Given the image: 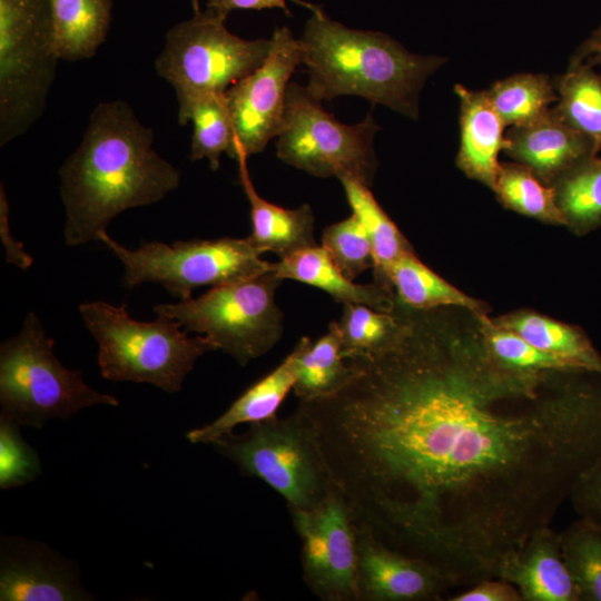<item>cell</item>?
I'll return each instance as SVG.
<instances>
[{"instance_id": "cell-1", "label": "cell", "mask_w": 601, "mask_h": 601, "mask_svg": "<svg viewBox=\"0 0 601 601\" xmlns=\"http://www.w3.org/2000/svg\"><path fill=\"white\" fill-rule=\"evenodd\" d=\"M408 324L387 352L348 359L342 391L297 408L354 524L471 587L601 459V374L514 371Z\"/></svg>"}, {"instance_id": "cell-2", "label": "cell", "mask_w": 601, "mask_h": 601, "mask_svg": "<svg viewBox=\"0 0 601 601\" xmlns=\"http://www.w3.org/2000/svg\"><path fill=\"white\" fill-rule=\"evenodd\" d=\"M152 144L151 128L128 104L96 106L81 142L59 170L67 246L98 242L118 214L157 203L179 186V170Z\"/></svg>"}, {"instance_id": "cell-3", "label": "cell", "mask_w": 601, "mask_h": 601, "mask_svg": "<svg viewBox=\"0 0 601 601\" xmlns=\"http://www.w3.org/2000/svg\"><path fill=\"white\" fill-rule=\"evenodd\" d=\"M307 8L299 42L309 93L321 102L358 96L417 119L421 89L445 58L414 55L385 33L351 29L317 6Z\"/></svg>"}, {"instance_id": "cell-4", "label": "cell", "mask_w": 601, "mask_h": 601, "mask_svg": "<svg viewBox=\"0 0 601 601\" xmlns=\"http://www.w3.org/2000/svg\"><path fill=\"white\" fill-rule=\"evenodd\" d=\"M79 313L98 344L101 375L112 382L147 383L177 393L196 361L217 351L208 337L189 336L167 315L140 322L127 313L126 305L104 300L83 303Z\"/></svg>"}, {"instance_id": "cell-5", "label": "cell", "mask_w": 601, "mask_h": 601, "mask_svg": "<svg viewBox=\"0 0 601 601\" xmlns=\"http://www.w3.org/2000/svg\"><path fill=\"white\" fill-rule=\"evenodd\" d=\"M53 345L33 312L19 333L1 344L0 418L41 428L50 420H67L93 405H119L115 396L90 387L80 371L65 367Z\"/></svg>"}, {"instance_id": "cell-6", "label": "cell", "mask_w": 601, "mask_h": 601, "mask_svg": "<svg viewBox=\"0 0 601 601\" xmlns=\"http://www.w3.org/2000/svg\"><path fill=\"white\" fill-rule=\"evenodd\" d=\"M211 446L243 475L269 485L288 509H314L336 490L313 426L298 408L249 424L246 432H233Z\"/></svg>"}, {"instance_id": "cell-7", "label": "cell", "mask_w": 601, "mask_h": 601, "mask_svg": "<svg viewBox=\"0 0 601 601\" xmlns=\"http://www.w3.org/2000/svg\"><path fill=\"white\" fill-rule=\"evenodd\" d=\"M58 60L50 0H0V146L39 119Z\"/></svg>"}, {"instance_id": "cell-8", "label": "cell", "mask_w": 601, "mask_h": 601, "mask_svg": "<svg viewBox=\"0 0 601 601\" xmlns=\"http://www.w3.org/2000/svg\"><path fill=\"white\" fill-rule=\"evenodd\" d=\"M282 278L270 268L256 276L214 287L197 298L158 304L156 314L208 337L242 366L272 349L283 335L284 316L275 300Z\"/></svg>"}, {"instance_id": "cell-9", "label": "cell", "mask_w": 601, "mask_h": 601, "mask_svg": "<svg viewBox=\"0 0 601 601\" xmlns=\"http://www.w3.org/2000/svg\"><path fill=\"white\" fill-rule=\"evenodd\" d=\"M98 242L122 263L124 286L160 284L179 300L190 298L198 287L236 283L272 268L248 237L177 240L170 245L144 242L137 249H128L106 230Z\"/></svg>"}, {"instance_id": "cell-10", "label": "cell", "mask_w": 601, "mask_h": 601, "mask_svg": "<svg viewBox=\"0 0 601 601\" xmlns=\"http://www.w3.org/2000/svg\"><path fill=\"white\" fill-rule=\"evenodd\" d=\"M226 18L206 8L167 31L155 69L175 89L179 107L225 93L267 59L272 39H243L226 28Z\"/></svg>"}, {"instance_id": "cell-11", "label": "cell", "mask_w": 601, "mask_h": 601, "mask_svg": "<svg viewBox=\"0 0 601 601\" xmlns=\"http://www.w3.org/2000/svg\"><path fill=\"white\" fill-rule=\"evenodd\" d=\"M378 130L371 114L355 125L339 122L306 87L289 82L277 156L315 177L351 176L370 187L377 167L373 140Z\"/></svg>"}, {"instance_id": "cell-12", "label": "cell", "mask_w": 601, "mask_h": 601, "mask_svg": "<svg viewBox=\"0 0 601 601\" xmlns=\"http://www.w3.org/2000/svg\"><path fill=\"white\" fill-rule=\"evenodd\" d=\"M288 510L307 588L323 601H358L355 524L339 490L314 509Z\"/></svg>"}, {"instance_id": "cell-13", "label": "cell", "mask_w": 601, "mask_h": 601, "mask_svg": "<svg viewBox=\"0 0 601 601\" xmlns=\"http://www.w3.org/2000/svg\"><path fill=\"white\" fill-rule=\"evenodd\" d=\"M300 63L299 39L287 27L276 28L265 62L225 92L234 132L231 158L258 154L278 136L289 78Z\"/></svg>"}, {"instance_id": "cell-14", "label": "cell", "mask_w": 601, "mask_h": 601, "mask_svg": "<svg viewBox=\"0 0 601 601\" xmlns=\"http://www.w3.org/2000/svg\"><path fill=\"white\" fill-rule=\"evenodd\" d=\"M92 595L80 583L73 562L48 545L17 536H2L0 549L1 601H83Z\"/></svg>"}, {"instance_id": "cell-15", "label": "cell", "mask_w": 601, "mask_h": 601, "mask_svg": "<svg viewBox=\"0 0 601 601\" xmlns=\"http://www.w3.org/2000/svg\"><path fill=\"white\" fill-rule=\"evenodd\" d=\"M355 533L358 601H432L452 588L424 560L393 550L356 525Z\"/></svg>"}, {"instance_id": "cell-16", "label": "cell", "mask_w": 601, "mask_h": 601, "mask_svg": "<svg viewBox=\"0 0 601 601\" xmlns=\"http://www.w3.org/2000/svg\"><path fill=\"white\" fill-rule=\"evenodd\" d=\"M599 146L550 108L536 119L505 132L503 151L554 185L583 160L597 156ZM552 185V186H553Z\"/></svg>"}, {"instance_id": "cell-17", "label": "cell", "mask_w": 601, "mask_h": 601, "mask_svg": "<svg viewBox=\"0 0 601 601\" xmlns=\"http://www.w3.org/2000/svg\"><path fill=\"white\" fill-rule=\"evenodd\" d=\"M497 579L512 583L522 601H580L560 550V533L535 530L502 565Z\"/></svg>"}, {"instance_id": "cell-18", "label": "cell", "mask_w": 601, "mask_h": 601, "mask_svg": "<svg viewBox=\"0 0 601 601\" xmlns=\"http://www.w3.org/2000/svg\"><path fill=\"white\" fill-rule=\"evenodd\" d=\"M460 99V148L457 166L470 177L494 189L501 168L499 154L505 146V125L484 90L457 83Z\"/></svg>"}, {"instance_id": "cell-19", "label": "cell", "mask_w": 601, "mask_h": 601, "mask_svg": "<svg viewBox=\"0 0 601 601\" xmlns=\"http://www.w3.org/2000/svg\"><path fill=\"white\" fill-rule=\"evenodd\" d=\"M308 341V337H302L274 371L248 387L216 420L190 430L186 434L187 440L193 444L211 445L233 433L234 428L240 424H253L276 415L287 393L293 390L299 358Z\"/></svg>"}, {"instance_id": "cell-20", "label": "cell", "mask_w": 601, "mask_h": 601, "mask_svg": "<svg viewBox=\"0 0 601 601\" xmlns=\"http://www.w3.org/2000/svg\"><path fill=\"white\" fill-rule=\"evenodd\" d=\"M240 181L250 204L252 233L248 239L262 254L272 252L286 258L300 250L315 247L314 214L308 204L287 209L262 198L248 175L246 159L237 158Z\"/></svg>"}, {"instance_id": "cell-21", "label": "cell", "mask_w": 601, "mask_h": 601, "mask_svg": "<svg viewBox=\"0 0 601 601\" xmlns=\"http://www.w3.org/2000/svg\"><path fill=\"white\" fill-rule=\"evenodd\" d=\"M272 269L282 279H293L321 288L343 305L362 304L384 313L394 311L390 289L375 282L354 283L335 266L322 246L317 245L272 263Z\"/></svg>"}, {"instance_id": "cell-22", "label": "cell", "mask_w": 601, "mask_h": 601, "mask_svg": "<svg viewBox=\"0 0 601 601\" xmlns=\"http://www.w3.org/2000/svg\"><path fill=\"white\" fill-rule=\"evenodd\" d=\"M53 48L59 59L95 56L105 42L114 0H50Z\"/></svg>"}, {"instance_id": "cell-23", "label": "cell", "mask_w": 601, "mask_h": 601, "mask_svg": "<svg viewBox=\"0 0 601 601\" xmlns=\"http://www.w3.org/2000/svg\"><path fill=\"white\" fill-rule=\"evenodd\" d=\"M356 374V366L345 359L337 322L315 344L309 339L299 358L293 392L299 401L327 397L342 391Z\"/></svg>"}, {"instance_id": "cell-24", "label": "cell", "mask_w": 601, "mask_h": 601, "mask_svg": "<svg viewBox=\"0 0 601 601\" xmlns=\"http://www.w3.org/2000/svg\"><path fill=\"white\" fill-rule=\"evenodd\" d=\"M500 325L539 349L565 361L574 370L601 374V355L577 327L532 313L513 315Z\"/></svg>"}, {"instance_id": "cell-25", "label": "cell", "mask_w": 601, "mask_h": 601, "mask_svg": "<svg viewBox=\"0 0 601 601\" xmlns=\"http://www.w3.org/2000/svg\"><path fill=\"white\" fill-rule=\"evenodd\" d=\"M338 179L353 213L359 218L368 234L374 255L375 283L391 289L387 278L390 267L412 248L397 226L378 205L368 186L351 176H342Z\"/></svg>"}, {"instance_id": "cell-26", "label": "cell", "mask_w": 601, "mask_h": 601, "mask_svg": "<svg viewBox=\"0 0 601 601\" xmlns=\"http://www.w3.org/2000/svg\"><path fill=\"white\" fill-rule=\"evenodd\" d=\"M387 278L395 287L400 303L412 309L460 306L473 312L481 311L473 298L431 270L413 250L405 253L390 267Z\"/></svg>"}, {"instance_id": "cell-27", "label": "cell", "mask_w": 601, "mask_h": 601, "mask_svg": "<svg viewBox=\"0 0 601 601\" xmlns=\"http://www.w3.org/2000/svg\"><path fill=\"white\" fill-rule=\"evenodd\" d=\"M345 359L373 357L396 346L408 331V319L362 304H344L337 321Z\"/></svg>"}, {"instance_id": "cell-28", "label": "cell", "mask_w": 601, "mask_h": 601, "mask_svg": "<svg viewBox=\"0 0 601 601\" xmlns=\"http://www.w3.org/2000/svg\"><path fill=\"white\" fill-rule=\"evenodd\" d=\"M554 86L558 92L555 109L601 149V73L585 61L570 62Z\"/></svg>"}, {"instance_id": "cell-29", "label": "cell", "mask_w": 601, "mask_h": 601, "mask_svg": "<svg viewBox=\"0 0 601 601\" xmlns=\"http://www.w3.org/2000/svg\"><path fill=\"white\" fill-rule=\"evenodd\" d=\"M180 125L193 124L190 159H207L210 168L217 170L223 152L229 155L234 132L225 93L203 95L179 107Z\"/></svg>"}, {"instance_id": "cell-30", "label": "cell", "mask_w": 601, "mask_h": 601, "mask_svg": "<svg viewBox=\"0 0 601 601\" xmlns=\"http://www.w3.org/2000/svg\"><path fill=\"white\" fill-rule=\"evenodd\" d=\"M505 126L528 124L558 101L554 83L546 75L518 73L484 90Z\"/></svg>"}, {"instance_id": "cell-31", "label": "cell", "mask_w": 601, "mask_h": 601, "mask_svg": "<svg viewBox=\"0 0 601 601\" xmlns=\"http://www.w3.org/2000/svg\"><path fill=\"white\" fill-rule=\"evenodd\" d=\"M560 550L580 601H601V526L580 518L560 533Z\"/></svg>"}, {"instance_id": "cell-32", "label": "cell", "mask_w": 601, "mask_h": 601, "mask_svg": "<svg viewBox=\"0 0 601 601\" xmlns=\"http://www.w3.org/2000/svg\"><path fill=\"white\" fill-rule=\"evenodd\" d=\"M553 187L565 224L579 231L601 225V158L593 156L583 160Z\"/></svg>"}, {"instance_id": "cell-33", "label": "cell", "mask_w": 601, "mask_h": 601, "mask_svg": "<svg viewBox=\"0 0 601 601\" xmlns=\"http://www.w3.org/2000/svg\"><path fill=\"white\" fill-rule=\"evenodd\" d=\"M509 208L538 219L565 224L553 186L544 185L522 164H501L493 189Z\"/></svg>"}, {"instance_id": "cell-34", "label": "cell", "mask_w": 601, "mask_h": 601, "mask_svg": "<svg viewBox=\"0 0 601 601\" xmlns=\"http://www.w3.org/2000/svg\"><path fill=\"white\" fill-rule=\"evenodd\" d=\"M484 347L502 366L528 373L579 371L565 361L533 346L516 333L489 321L484 323Z\"/></svg>"}, {"instance_id": "cell-35", "label": "cell", "mask_w": 601, "mask_h": 601, "mask_svg": "<svg viewBox=\"0 0 601 601\" xmlns=\"http://www.w3.org/2000/svg\"><path fill=\"white\" fill-rule=\"evenodd\" d=\"M322 247L335 266L352 280L374 267L368 234L354 213L323 230Z\"/></svg>"}, {"instance_id": "cell-36", "label": "cell", "mask_w": 601, "mask_h": 601, "mask_svg": "<svg viewBox=\"0 0 601 601\" xmlns=\"http://www.w3.org/2000/svg\"><path fill=\"white\" fill-rule=\"evenodd\" d=\"M19 425L0 418V489L32 482L41 472L36 451L23 440Z\"/></svg>"}, {"instance_id": "cell-37", "label": "cell", "mask_w": 601, "mask_h": 601, "mask_svg": "<svg viewBox=\"0 0 601 601\" xmlns=\"http://www.w3.org/2000/svg\"><path fill=\"white\" fill-rule=\"evenodd\" d=\"M569 501L580 518L601 526V459L582 476Z\"/></svg>"}, {"instance_id": "cell-38", "label": "cell", "mask_w": 601, "mask_h": 601, "mask_svg": "<svg viewBox=\"0 0 601 601\" xmlns=\"http://www.w3.org/2000/svg\"><path fill=\"white\" fill-rule=\"evenodd\" d=\"M452 601H522L519 590L510 582L497 578L484 579L464 592L450 598Z\"/></svg>"}, {"instance_id": "cell-39", "label": "cell", "mask_w": 601, "mask_h": 601, "mask_svg": "<svg viewBox=\"0 0 601 601\" xmlns=\"http://www.w3.org/2000/svg\"><path fill=\"white\" fill-rule=\"evenodd\" d=\"M0 238L6 250L7 263L21 269L32 265V257L24 250L23 244L17 242L11 234L9 225V206L3 184L0 186Z\"/></svg>"}, {"instance_id": "cell-40", "label": "cell", "mask_w": 601, "mask_h": 601, "mask_svg": "<svg viewBox=\"0 0 601 601\" xmlns=\"http://www.w3.org/2000/svg\"><path fill=\"white\" fill-rule=\"evenodd\" d=\"M206 8L213 9L225 17L235 9L263 10L279 8L286 14H289L286 0H207Z\"/></svg>"}, {"instance_id": "cell-41", "label": "cell", "mask_w": 601, "mask_h": 601, "mask_svg": "<svg viewBox=\"0 0 601 601\" xmlns=\"http://www.w3.org/2000/svg\"><path fill=\"white\" fill-rule=\"evenodd\" d=\"M601 50V24L584 40L571 57L570 62H582L595 51Z\"/></svg>"}, {"instance_id": "cell-42", "label": "cell", "mask_w": 601, "mask_h": 601, "mask_svg": "<svg viewBox=\"0 0 601 601\" xmlns=\"http://www.w3.org/2000/svg\"><path fill=\"white\" fill-rule=\"evenodd\" d=\"M585 62L592 65V66H600L601 67V50L593 52L591 56H589L585 60Z\"/></svg>"}, {"instance_id": "cell-43", "label": "cell", "mask_w": 601, "mask_h": 601, "mask_svg": "<svg viewBox=\"0 0 601 601\" xmlns=\"http://www.w3.org/2000/svg\"><path fill=\"white\" fill-rule=\"evenodd\" d=\"M193 8H194V13L200 12L198 0H193Z\"/></svg>"}]
</instances>
